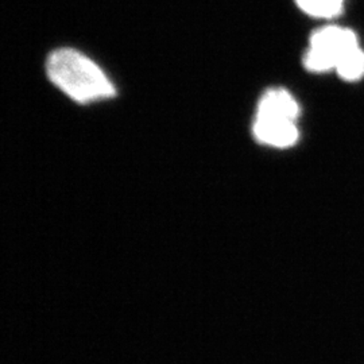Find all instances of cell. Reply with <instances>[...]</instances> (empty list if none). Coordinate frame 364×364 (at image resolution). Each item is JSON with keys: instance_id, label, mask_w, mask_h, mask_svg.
I'll list each match as a JSON object with an SVG mask.
<instances>
[{"instance_id": "1", "label": "cell", "mask_w": 364, "mask_h": 364, "mask_svg": "<svg viewBox=\"0 0 364 364\" xmlns=\"http://www.w3.org/2000/svg\"><path fill=\"white\" fill-rule=\"evenodd\" d=\"M46 72L53 84L78 105L108 100L117 95L105 70L70 48L54 50L48 58Z\"/></svg>"}, {"instance_id": "2", "label": "cell", "mask_w": 364, "mask_h": 364, "mask_svg": "<svg viewBox=\"0 0 364 364\" xmlns=\"http://www.w3.org/2000/svg\"><path fill=\"white\" fill-rule=\"evenodd\" d=\"M359 46V38L351 28L333 25L321 27L309 39L304 64L308 70L316 73L335 70L338 63Z\"/></svg>"}, {"instance_id": "3", "label": "cell", "mask_w": 364, "mask_h": 364, "mask_svg": "<svg viewBox=\"0 0 364 364\" xmlns=\"http://www.w3.org/2000/svg\"><path fill=\"white\" fill-rule=\"evenodd\" d=\"M252 131L259 144L278 149H287L299 141L297 122L255 117Z\"/></svg>"}, {"instance_id": "4", "label": "cell", "mask_w": 364, "mask_h": 364, "mask_svg": "<svg viewBox=\"0 0 364 364\" xmlns=\"http://www.w3.org/2000/svg\"><path fill=\"white\" fill-rule=\"evenodd\" d=\"M299 115V103L294 96L284 88H273L263 93L255 117L297 122Z\"/></svg>"}, {"instance_id": "5", "label": "cell", "mask_w": 364, "mask_h": 364, "mask_svg": "<svg viewBox=\"0 0 364 364\" xmlns=\"http://www.w3.org/2000/svg\"><path fill=\"white\" fill-rule=\"evenodd\" d=\"M299 10L313 18H335L343 13L346 0H296Z\"/></svg>"}, {"instance_id": "6", "label": "cell", "mask_w": 364, "mask_h": 364, "mask_svg": "<svg viewBox=\"0 0 364 364\" xmlns=\"http://www.w3.org/2000/svg\"><path fill=\"white\" fill-rule=\"evenodd\" d=\"M335 72L346 81H356L364 76V50L359 46L348 53L340 63Z\"/></svg>"}]
</instances>
